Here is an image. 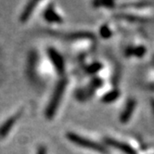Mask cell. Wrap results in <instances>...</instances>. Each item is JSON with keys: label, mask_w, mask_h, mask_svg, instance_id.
Returning a JSON list of instances; mask_svg holds the SVG:
<instances>
[{"label": "cell", "mask_w": 154, "mask_h": 154, "mask_svg": "<svg viewBox=\"0 0 154 154\" xmlns=\"http://www.w3.org/2000/svg\"><path fill=\"white\" fill-rule=\"evenodd\" d=\"M66 84H67V81L61 80L58 84L56 89H55V91L53 93V97H51L50 102H49V104L48 106V109H47V116L48 118H51L55 114V112H56L58 105H59V103H60V101L61 100V97L63 95Z\"/></svg>", "instance_id": "obj_1"}, {"label": "cell", "mask_w": 154, "mask_h": 154, "mask_svg": "<svg viewBox=\"0 0 154 154\" xmlns=\"http://www.w3.org/2000/svg\"><path fill=\"white\" fill-rule=\"evenodd\" d=\"M67 137L74 144L81 146L83 148H86V149H90L93 150H97L100 152H106V150L104 149V148L102 146H100L97 143H95L89 139H86L83 137H80L78 135H76L74 133H69L67 135Z\"/></svg>", "instance_id": "obj_2"}, {"label": "cell", "mask_w": 154, "mask_h": 154, "mask_svg": "<svg viewBox=\"0 0 154 154\" xmlns=\"http://www.w3.org/2000/svg\"><path fill=\"white\" fill-rule=\"evenodd\" d=\"M48 54L55 65V67H56V69L58 70V72H61L64 69V62H63L62 58L60 57V55L54 49H49Z\"/></svg>", "instance_id": "obj_3"}, {"label": "cell", "mask_w": 154, "mask_h": 154, "mask_svg": "<svg viewBox=\"0 0 154 154\" xmlns=\"http://www.w3.org/2000/svg\"><path fill=\"white\" fill-rule=\"evenodd\" d=\"M20 113H18L15 116H12L11 118H9L7 122H5L3 124V125L0 127V137H5L8 133V131L11 129L13 125L17 122V120L20 117Z\"/></svg>", "instance_id": "obj_4"}, {"label": "cell", "mask_w": 154, "mask_h": 154, "mask_svg": "<svg viewBox=\"0 0 154 154\" xmlns=\"http://www.w3.org/2000/svg\"><path fill=\"white\" fill-rule=\"evenodd\" d=\"M45 17L48 21H57V23H58V21H59V23H60V21H61V19L60 18V16L55 13L52 8H49L48 10H47Z\"/></svg>", "instance_id": "obj_5"}, {"label": "cell", "mask_w": 154, "mask_h": 154, "mask_svg": "<svg viewBox=\"0 0 154 154\" xmlns=\"http://www.w3.org/2000/svg\"><path fill=\"white\" fill-rule=\"evenodd\" d=\"M35 4H36L35 2H32V3H30V4L28 5V7L26 8V9L24 10V12L23 13V15H21V17H20V20H23V21H25V20L30 17L32 11L34 10V7H35Z\"/></svg>", "instance_id": "obj_6"}, {"label": "cell", "mask_w": 154, "mask_h": 154, "mask_svg": "<svg viewBox=\"0 0 154 154\" xmlns=\"http://www.w3.org/2000/svg\"><path fill=\"white\" fill-rule=\"evenodd\" d=\"M38 154H46V149L45 148H40L38 150Z\"/></svg>", "instance_id": "obj_7"}]
</instances>
